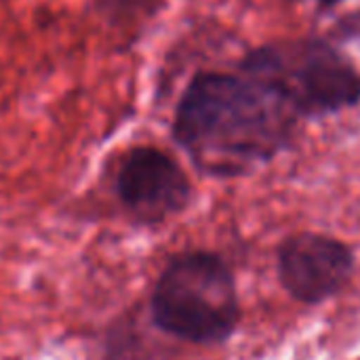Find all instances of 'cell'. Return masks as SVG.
Returning a JSON list of instances; mask_svg holds the SVG:
<instances>
[{
  "mask_svg": "<svg viewBox=\"0 0 360 360\" xmlns=\"http://www.w3.org/2000/svg\"><path fill=\"white\" fill-rule=\"evenodd\" d=\"M278 278L287 293L302 304H321L340 293L352 272V249L331 236L302 232L278 247Z\"/></svg>",
  "mask_w": 360,
  "mask_h": 360,
  "instance_id": "5",
  "label": "cell"
},
{
  "mask_svg": "<svg viewBox=\"0 0 360 360\" xmlns=\"http://www.w3.org/2000/svg\"><path fill=\"white\" fill-rule=\"evenodd\" d=\"M116 192L141 224H160L181 213L192 198L186 171L167 152L152 146L129 150L116 175Z\"/></svg>",
  "mask_w": 360,
  "mask_h": 360,
  "instance_id": "4",
  "label": "cell"
},
{
  "mask_svg": "<svg viewBox=\"0 0 360 360\" xmlns=\"http://www.w3.org/2000/svg\"><path fill=\"white\" fill-rule=\"evenodd\" d=\"M295 116L287 99L257 76L202 72L175 108L173 137L200 169L232 175L283 150Z\"/></svg>",
  "mask_w": 360,
  "mask_h": 360,
  "instance_id": "1",
  "label": "cell"
},
{
  "mask_svg": "<svg viewBox=\"0 0 360 360\" xmlns=\"http://www.w3.org/2000/svg\"><path fill=\"white\" fill-rule=\"evenodd\" d=\"M319 2H323V4H327V6H333V4H338V2H342V0H319Z\"/></svg>",
  "mask_w": 360,
  "mask_h": 360,
  "instance_id": "7",
  "label": "cell"
},
{
  "mask_svg": "<svg viewBox=\"0 0 360 360\" xmlns=\"http://www.w3.org/2000/svg\"><path fill=\"white\" fill-rule=\"evenodd\" d=\"M95 4L114 25L137 21L156 11V0H95Z\"/></svg>",
  "mask_w": 360,
  "mask_h": 360,
  "instance_id": "6",
  "label": "cell"
},
{
  "mask_svg": "<svg viewBox=\"0 0 360 360\" xmlns=\"http://www.w3.org/2000/svg\"><path fill=\"white\" fill-rule=\"evenodd\" d=\"M154 325L190 344H224L240 319V302L228 264L209 251L173 257L152 293Z\"/></svg>",
  "mask_w": 360,
  "mask_h": 360,
  "instance_id": "2",
  "label": "cell"
},
{
  "mask_svg": "<svg viewBox=\"0 0 360 360\" xmlns=\"http://www.w3.org/2000/svg\"><path fill=\"white\" fill-rule=\"evenodd\" d=\"M243 72L270 82L297 116H325L359 103V70L321 40L262 46Z\"/></svg>",
  "mask_w": 360,
  "mask_h": 360,
  "instance_id": "3",
  "label": "cell"
}]
</instances>
